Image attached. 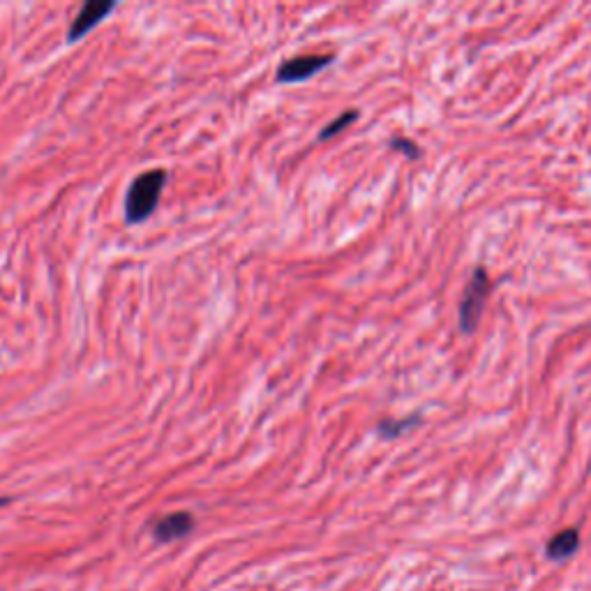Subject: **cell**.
<instances>
[{
	"mask_svg": "<svg viewBox=\"0 0 591 591\" xmlns=\"http://www.w3.org/2000/svg\"><path fill=\"white\" fill-rule=\"evenodd\" d=\"M421 421L418 416H411V418H400V421H384L379 423V435L386 437V439H393V437H400L402 432H407L414 428V425Z\"/></svg>",
	"mask_w": 591,
	"mask_h": 591,
	"instance_id": "cell-7",
	"label": "cell"
},
{
	"mask_svg": "<svg viewBox=\"0 0 591 591\" xmlns=\"http://www.w3.org/2000/svg\"><path fill=\"white\" fill-rule=\"evenodd\" d=\"M391 148H395V151L405 153V155H409V157H418V155H421V151H418V146L414 144V141L402 139V137L391 139Z\"/></svg>",
	"mask_w": 591,
	"mask_h": 591,
	"instance_id": "cell-9",
	"label": "cell"
},
{
	"mask_svg": "<svg viewBox=\"0 0 591 591\" xmlns=\"http://www.w3.org/2000/svg\"><path fill=\"white\" fill-rule=\"evenodd\" d=\"M116 10V3H104V0H88L74 17L70 31H67V42H79L86 33H91L97 24H102L104 17H109Z\"/></svg>",
	"mask_w": 591,
	"mask_h": 591,
	"instance_id": "cell-4",
	"label": "cell"
},
{
	"mask_svg": "<svg viewBox=\"0 0 591 591\" xmlns=\"http://www.w3.org/2000/svg\"><path fill=\"white\" fill-rule=\"evenodd\" d=\"M194 529V518L190 513H171L167 518H162L157 522L155 529H153V536L155 541L160 543H171V541H178V538H183L190 534Z\"/></svg>",
	"mask_w": 591,
	"mask_h": 591,
	"instance_id": "cell-5",
	"label": "cell"
},
{
	"mask_svg": "<svg viewBox=\"0 0 591 591\" xmlns=\"http://www.w3.org/2000/svg\"><path fill=\"white\" fill-rule=\"evenodd\" d=\"M578 543H580V534L575 529L559 531V534L548 543V557L555 561H564L578 550Z\"/></svg>",
	"mask_w": 591,
	"mask_h": 591,
	"instance_id": "cell-6",
	"label": "cell"
},
{
	"mask_svg": "<svg viewBox=\"0 0 591 591\" xmlns=\"http://www.w3.org/2000/svg\"><path fill=\"white\" fill-rule=\"evenodd\" d=\"M164 185H167V171L164 169H148L134 178L125 194L127 224H139L151 218L157 204H160Z\"/></svg>",
	"mask_w": 591,
	"mask_h": 591,
	"instance_id": "cell-1",
	"label": "cell"
},
{
	"mask_svg": "<svg viewBox=\"0 0 591 591\" xmlns=\"http://www.w3.org/2000/svg\"><path fill=\"white\" fill-rule=\"evenodd\" d=\"M490 294V278L485 268H476L474 275H471L465 294H462L460 301V328L462 333H474L478 321H481V314L485 308V301H488Z\"/></svg>",
	"mask_w": 591,
	"mask_h": 591,
	"instance_id": "cell-2",
	"label": "cell"
},
{
	"mask_svg": "<svg viewBox=\"0 0 591 591\" xmlns=\"http://www.w3.org/2000/svg\"><path fill=\"white\" fill-rule=\"evenodd\" d=\"M335 61L333 54H314V56H296L284 61L278 72H275V79L280 84H298V81L312 79L319 70H324Z\"/></svg>",
	"mask_w": 591,
	"mask_h": 591,
	"instance_id": "cell-3",
	"label": "cell"
},
{
	"mask_svg": "<svg viewBox=\"0 0 591 591\" xmlns=\"http://www.w3.org/2000/svg\"><path fill=\"white\" fill-rule=\"evenodd\" d=\"M356 118H358V111H356V109H349V111H344V114H342V116H338V118H335V121H333L331 125H326V127H324V130H321V134H319V139H321V141H324V139H331V137H335V134H338V132H342V130H344V127H347V125H351V123H354V121H356Z\"/></svg>",
	"mask_w": 591,
	"mask_h": 591,
	"instance_id": "cell-8",
	"label": "cell"
}]
</instances>
